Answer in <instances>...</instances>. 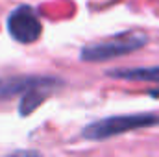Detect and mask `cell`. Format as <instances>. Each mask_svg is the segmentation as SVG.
Here are the masks:
<instances>
[{"mask_svg":"<svg viewBox=\"0 0 159 157\" xmlns=\"http://www.w3.org/2000/svg\"><path fill=\"white\" fill-rule=\"evenodd\" d=\"M159 124V115L154 113H137V115H117V117H106L96 122H91L83 128L81 137L87 141H104L115 135H122L128 131L152 128Z\"/></svg>","mask_w":159,"mask_h":157,"instance_id":"cell-1","label":"cell"},{"mask_svg":"<svg viewBox=\"0 0 159 157\" xmlns=\"http://www.w3.org/2000/svg\"><path fill=\"white\" fill-rule=\"evenodd\" d=\"M146 43H148V37L143 34H124V35H119L111 41L83 46L80 57H81V61H91V63L109 61V59L128 56V54L143 48Z\"/></svg>","mask_w":159,"mask_h":157,"instance_id":"cell-2","label":"cell"},{"mask_svg":"<svg viewBox=\"0 0 159 157\" xmlns=\"http://www.w3.org/2000/svg\"><path fill=\"white\" fill-rule=\"evenodd\" d=\"M61 85V79L54 76H7L0 78V100L13 98L17 94H24L32 89H54Z\"/></svg>","mask_w":159,"mask_h":157,"instance_id":"cell-4","label":"cell"},{"mask_svg":"<svg viewBox=\"0 0 159 157\" xmlns=\"http://www.w3.org/2000/svg\"><path fill=\"white\" fill-rule=\"evenodd\" d=\"M7 32L17 43H35L43 34V24L32 6H19L7 15Z\"/></svg>","mask_w":159,"mask_h":157,"instance_id":"cell-3","label":"cell"},{"mask_svg":"<svg viewBox=\"0 0 159 157\" xmlns=\"http://www.w3.org/2000/svg\"><path fill=\"white\" fill-rule=\"evenodd\" d=\"M48 91H50V89L37 87V89H32V91L24 92V94H22V98H20V104H19V111H20V115H22V117H26V115H30L35 107H39L41 104L44 102V98H46Z\"/></svg>","mask_w":159,"mask_h":157,"instance_id":"cell-6","label":"cell"},{"mask_svg":"<svg viewBox=\"0 0 159 157\" xmlns=\"http://www.w3.org/2000/svg\"><path fill=\"white\" fill-rule=\"evenodd\" d=\"M107 76L129 81H156L159 83V67H137V69H115L107 70Z\"/></svg>","mask_w":159,"mask_h":157,"instance_id":"cell-5","label":"cell"}]
</instances>
